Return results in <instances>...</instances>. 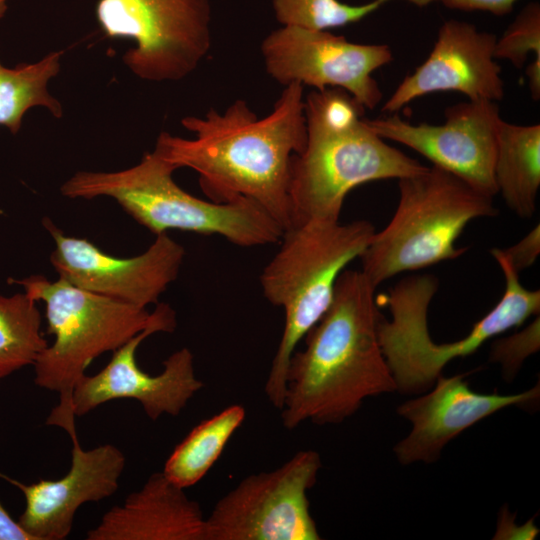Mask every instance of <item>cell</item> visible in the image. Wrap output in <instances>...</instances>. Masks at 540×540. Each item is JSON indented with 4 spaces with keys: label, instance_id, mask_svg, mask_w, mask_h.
<instances>
[{
    "label": "cell",
    "instance_id": "obj_29",
    "mask_svg": "<svg viewBox=\"0 0 540 540\" xmlns=\"http://www.w3.org/2000/svg\"><path fill=\"white\" fill-rule=\"evenodd\" d=\"M0 540H33L0 502Z\"/></svg>",
    "mask_w": 540,
    "mask_h": 540
},
{
    "label": "cell",
    "instance_id": "obj_18",
    "mask_svg": "<svg viewBox=\"0 0 540 540\" xmlns=\"http://www.w3.org/2000/svg\"><path fill=\"white\" fill-rule=\"evenodd\" d=\"M198 502L184 488L155 472L142 488L114 506L86 534L87 540H205Z\"/></svg>",
    "mask_w": 540,
    "mask_h": 540
},
{
    "label": "cell",
    "instance_id": "obj_12",
    "mask_svg": "<svg viewBox=\"0 0 540 540\" xmlns=\"http://www.w3.org/2000/svg\"><path fill=\"white\" fill-rule=\"evenodd\" d=\"M176 327L174 310L157 303L150 324L113 351L109 363L97 374L83 375L75 384L72 410L82 417L99 405L117 399L138 401L151 420L163 414L177 416L204 386L195 375L194 358L188 348L172 353L163 361L157 375L144 372L136 362L139 345L157 332H172Z\"/></svg>",
    "mask_w": 540,
    "mask_h": 540
},
{
    "label": "cell",
    "instance_id": "obj_19",
    "mask_svg": "<svg viewBox=\"0 0 540 540\" xmlns=\"http://www.w3.org/2000/svg\"><path fill=\"white\" fill-rule=\"evenodd\" d=\"M498 193L510 210L530 218L540 187V125L501 121L494 163Z\"/></svg>",
    "mask_w": 540,
    "mask_h": 540
},
{
    "label": "cell",
    "instance_id": "obj_5",
    "mask_svg": "<svg viewBox=\"0 0 540 540\" xmlns=\"http://www.w3.org/2000/svg\"><path fill=\"white\" fill-rule=\"evenodd\" d=\"M176 168L154 150L128 169L80 171L60 188L68 198H113L136 222L155 235L180 230L219 235L241 247L279 241L282 226L259 204L241 198L229 202L195 197L172 178Z\"/></svg>",
    "mask_w": 540,
    "mask_h": 540
},
{
    "label": "cell",
    "instance_id": "obj_4",
    "mask_svg": "<svg viewBox=\"0 0 540 540\" xmlns=\"http://www.w3.org/2000/svg\"><path fill=\"white\" fill-rule=\"evenodd\" d=\"M367 220H308L283 232L281 244L259 277L264 297L284 312L282 336L265 382L269 402L283 405L290 358L328 309L339 275L368 246Z\"/></svg>",
    "mask_w": 540,
    "mask_h": 540
},
{
    "label": "cell",
    "instance_id": "obj_16",
    "mask_svg": "<svg viewBox=\"0 0 540 540\" xmlns=\"http://www.w3.org/2000/svg\"><path fill=\"white\" fill-rule=\"evenodd\" d=\"M68 435L73 444L72 460L62 478L26 485L0 473L24 495L25 509L17 522L33 540L67 538L83 504L109 498L118 490L126 465L124 454L111 444L83 450L76 430Z\"/></svg>",
    "mask_w": 540,
    "mask_h": 540
},
{
    "label": "cell",
    "instance_id": "obj_27",
    "mask_svg": "<svg viewBox=\"0 0 540 540\" xmlns=\"http://www.w3.org/2000/svg\"><path fill=\"white\" fill-rule=\"evenodd\" d=\"M445 7L460 11H483L495 16H505L512 12L518 0H434Z\"/></svg>",
    "mask_w": 540,
    "mask_h": 540
},
{
    "label": "cell",
    "instance_id": "obj_1",
    "mask_svg": "<svg viewBox=\"0 0 540 540\" xmlns=\"http://www.w3.org/2000/svg\"><path fill=\"white\" fill-rule=\"evenodd\" d=\"M181 123L195 138L162 132L154 149L158 155L176 169L197 172L212 201L250 199L284 231L291 226V160L307 139L302 84L286 85L272 112L262 119L239 99L222 114L211 109L203 118L187 116Z\"/></svg>",
    "mask_w": 540,
    "mask_h": 540
},
{
    "label": "cell",
    "instance_id": "obj_6",
    "mask_svg": "<svg viewBox=\"0 0 540 540\" xmlns=\"http://www.w3.org/2000/svg\"><path fill=\"white\" fill-rule=\"evenodd\" d=\"M491 255L504 275L502 297L464 338L455 342L435 343L428 331V308L439 287L435 276L406 277L384 295L391 320L381 315L377 334L399 393L427 392L450 361L473 354L492 337L539 315L540 291L521 284L519 273L499 248L492 249Z\"/></svg>",
    "mask_w": 540,
    "mask_h": 540
},
{
    "label": "cell",
    "instance_id": "obj_28",
    "mask_svg": "<svg viewBox=\"0 0 540 540\" xmlns=\"http://www.w3.org/2000/svg\"><path fill=\"white\" fill-rule=\"evenodd\" d=\"M539 533V529L534 524V520L530 519L522 526H517L514 523V517L509 512L507 507H503L498 518L496 533L494 539H534Z\"/></svg>",
    "mask_w": 540,
    "mask_h": 540
},
{
    "label": "cell",
    "instance_id": "obj_24",
    "mask_svg": "<svg viewBox=\"0 0 540 540\" xmlns=\"http://www.w3.org/2000/svg\"><path fill=\"white\" fill-rule=\"evenodd\" d=\"M534 61L527 69L531 96L540 98V5L538 2L527 4L507 27L500 38H497L494 57L505 59L517 69H522L530 54Z\"/></svg>",
    "mask_w": 540,
    "mask_h": 540
},
{
    "label": "cell",
    "instance_id": "obj_21",
    "mask_svg": "<svg viewBox=\"0 0 540 540\" xmlns=\"http://www.w3.org/2000/svg\"><path fill=\"white\" fill-rule=\"evenodd\" d=\"M61 52H51L38 62L10 68L0 61V125L16 134L24 114L35 106L63 115L61 103L48 91V82L60 70Z\"/></svg>",
    "mask_w": 540,
    "mask_h": 540
},
{
    "label": "cell",
    "instance_id": "obj_14",
    "mask_svg": "<svg viewBox=\"0 0 540 540\" xmlns=\"http://www.w3.org/2000/svg\"><path fill=\"white\" fill-rule=\"evenodd\" d=\"M502 119L496 102L472 101L449 106L439 125L412 124L397 114L366 119L381 138L405 145L477 191L494 197L498 191L494 163Z\"/></svg>",
    "mask_w": 540,
    "mask_h": 540
},
{
    "label": "cell",
    "instance_id": "obj_20",
    "mask_svg": "<svg viewBox=\"0 0 540 540\" xmlns=\"http://www.w3.org/2000/svg\"><path fill=\"white\" fill-rule=\"evenodd\" d=\"M245 415L244 407L234 404L200 422L174 448L164 464V475L184 489L198 483L218 460Z\"/></svg>",
    "mask_w": 540,
    "mask_h": 540
},
{
    "label": "cell",
    "instance_id": "obj_23",
    "mask_svg": "<svg viewBox=\"0 0 540 540\" xmlns=\"http://www.w3.org/2000/svg\"><path fill=\"white\" fill-rule=\"evenodd\" d=\"M390 0L350 5L339 0H273L277 21L283 26L327 30L356 23ZM423 7L434 0H406Z\"/></svg>",
    "mask_w": 540,
    "mask_h": 540
},
{
    "label": "cell",
    "instance_id": "obj_17",
    "mask_svg": "<svg viewBox=\"0 0 540 540\" xmlns=\"http://www.w3.org/2000/svg\"><path fill=\"white\" fill-rule=\"evenodd\" d=\"M464 374L439 375L430 390L398 406L399 416L412 424L410 433L393 448L400 464L433 463L443 448L477 422L509 406L535 403L537 383L517 394H483L473 391Z\"/></svg>",
    "mask_w": 540,
    "mask_h": 540
},
{
    "label": "cell",
    "instance_id": "obj_8",
    "mask_svg": "<svg viewBox=\"0 0 540 540\" xmlns=\"http://www.w3.org/2000/svg\"><path fill=\"white\" fill-rule=\"evenodd\" d=\"M399 200L389 223L359 257L374 287L393 276L462 256L456 241L477 218L498 210L487 196L436 166L398 180Z\"/></svg>",
    "mask_w": 540,
    "mask_h": 540
},
{
    "label": "cell",
    "instance_id": "obj_11",
    "mask_svg": "<svg viewBox=\"0 0 540 540\" xmlns=\"http://www.w3.org/2000/svg\"><path fill=\"white\" fill-rule=\"evenodd\" d=\"M267 73L277 82L311 86L314 90L340 88L364 108L374 109L382 92L372 73L390 63L385 44H358L327 30L283 26L261 44Z\"/></svg>",
    "mask_w": 540,
    "mask_h": 540
},
{
    "label": "cell",
    "instance_id": "obj_7",
    "mask_svg": "<svg viewBox=\"0 0 540 540\" xmlns=\"http://www.w3.org/2000/svg\"><path fill=\"white\" fill-rule=\"evenodd\" d=\"M8 282L21 285L31 299L46 305L47 331L55 339L33 364L34 382L59 394L46 425L68 434L76 429L72 410L76 382L95 358L113 352L145 329L153 312L84 290L61 277L50 281L32 275Z\"/></svg>",
    "mask_w": 540,
    "mask_h": 540
},
{
    "label": "cell",
    "instance_id": "obj_25",
    "mask_svg": "<svg viewBox=\"0 0 540 540\" xmlns=\"http://www.w3.org/2000/svg\"><path fill=\"white\" fill-rule=\"evenodd\" d=\"M540 346L539 315L527 327L511 336L495 341L491 348V361L502 366L503 375L512 379L524 360L536 353Z\"/></svg>",
    "mask_w": 540,
    "mask_h": 540
},
{
    "label": "cell",
    "instance_id": "obj_13",
    "mask_svg": "<svg viewBox=\"0 0 540 540\" xmlns=\"http://www.w3.org/2000/svg\"><path fill=\"white\" fill-rule=\"evenodd\" d=\"M43 226L55 242L50 261L59 277L84 290L136 307L159 303L177 278L185 250L167 233L140 255L118 258L84 238L65 235L49 218Z\"/></svg>",
    "mask_w": 540,
    "mask_h": 540
},
{
    "label": "cell",
    "instance_id": "obj_26",
    "mask_svg": "<svg viewBox=\"0 0 540 540\" xmlns=\"http://www.w3.org/2000/svg\"><path fill=\"white\" fill-rule=\"evenodd\" d=\"M501 251L518 273L533 265L540 254L539 224L520 241L506 249H501Z\"/></svg>",
    "mask_w": 540,
    "mask_h": 540
},
{
    "label": "cell",
    "instance_id": "obj_3",
    "mask_svg": "<svg viewBox=\"0 0 540 540\" xmlns=\"http://www.w3.org/2000/svg\"><path fill=\"white\" fill-rule=\"evenodd\" d=\"M304 101L306 144L290 166L291 226L337 221L355 187L399 180L427 168L377 135L363 117L365 108L346 91L313 90Z\"/></svg>",
    "mask_w": 540,
    "mask_h": 540
},
{
    "label": "cell",
    "instance_id": "obj_2",
    "mask_svg": "<svg viewBox=\"0 0 540 540\" xmlns=\"http://www.w3.org/2000/svg\"><path fill=\"white\" fill-rule=\"evenodd\" d=\"M375 290L361 270L339 275L328 309L304 336L305 348L290 358L281 408L285 428L305 421L340 424L366 398L397 391L378 340Z\"/></svg>",
    "mask_w": 540,
    "mask_h": 540
},
{
    "label": "cell",
    "instance_id": "obj_10",
    "mask_svg": "<svg viewBox=\"0 0 540 540\" xmlns=\"http://www.w3.org/2000/svg\"><path fill=\"white\" fill-rule=\"evenodd\" d=\"M321 457L300 450L278 468L252 474L221 497L205 521V540H319L308 491Z\"/></svg>",
    "mask_w": 540,
    "mask_h": 540
},
{
    "label": "cell",
    "instance_id": "obj_22",
    "mask_svg": "<svg viewBox=\"0 0 540 540\" xmlns=\"http://www.w3.org/2000/svg\"><path fill=\"white\" fill-rule=\"evenodd\" d=\"M41 313L25 292L0 295V382L33 365L48 346L41 333Z\"/></svg>",
    "mask_w": 540,
    "mask_h": 540
},
{
    "label": "cell",
    "instance_id": "obj_9",
    "mask_svg": "<svg viewBox=\"0 0 540 540\" xmlns=\"http://www.w3.org/2000/svg\"><path fill=\"white\" fill-rule=\"evenodd\" d=\"M95 14L105 36L134 41L123 61L144 80L183 79L211 46L209 0H98Z\"/></svg>",
    "mask_w": 540,
    "mask_h": 540
},
{
    "label": "cell",
    "instance_id": "obj_30",
    "mask_svg": "<svg viewBox=\"0 0 540 540\" xmlns=\"http://www.w3.org/2000/svg\"><path fill=\"white\" fill-rule=\"evenodd\" d=\"M9 0H0V19L5 15L8 9Z\"/></svg>",
    "mask_w": 540,
    "mask_h": 540
},
{
    "label": "cell",
    "instance_id": "obj_15",
    "mask_svg": "<svg viewBox=\"0 0 540 540\" xmlns=\"http://www.w3.org/2000/svg\"><path fill=\"white\" fill-rule=\"evenodd\" d=\"M496 40L473 24L445 21L427 59L399 83L383 111L393 113L419 97L445 91L460 92L472 101H500L504 82L494 57Z\"/></svg>",
    "mask_w": 540,
    "mask_h": 540
}]
</instances>
